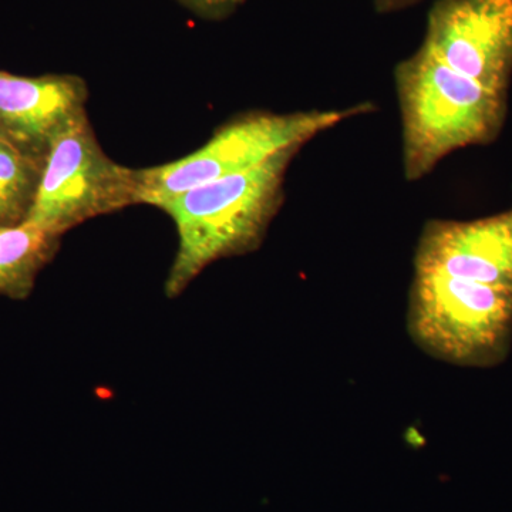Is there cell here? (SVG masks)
<instances>
[{
    "mask_svg": "<svg viewBox=\"0 0 512 512\" xmlns=\"http://www.w3.org/2000/svg\"><path fill=\"white\" fill-rule=\"evenodd\" d=\"M302 148H289L264 164L198 185L161 202L174 221L178 248L165 279L174 299L212 264L258 251L284 207L286 175Z\"/></svg>",
    "mask_w": 512,
    "mask_h": 512,
    "instance_id": "1",
    "label": "cell"
},
{
    "mask_svg": "<svg viewBox=\"0 0 512 512\" xmlns=\"http://www.w3.org/2000/svg\"><path fill=\"white\" fill-rule=\"evenodd\" d=\"M393 77L409 183L429 177L450 154L490 146L503 133L508 93L457 73L423 46L397 63Z\"/></svg>",
    "mask_w": 512,
    "mask_h": 512,
    "instance_id": "2",
    "label": "cell"
},
{
    "mask_svg": "<svg viewBox=\"0 0 512 512\" xmlns=\"http://www.w3.org/2000/svg\"><path fill=\"white\" fill-rule=\"evenodd\" d=\"M375 110L366 101L346 109L239 114L218 127L194 153L157 167L141 168V204L157 208L198 185L252 170L282 151L305 147L343 121Z\"/></svg>",
    "mask_w": 512,
    "mask_h": 512,
    "instance_id": "3",
    "label": "cell"
},
{
    "mask_svg": "<svg viewBox=\"0 0 512 512\" xmlns=\"http://www.w3.org/2000/svg\"><path fill=\"white\" fill-rule=\"evenodd\" d=\"M407 325L421 350L450 365H501L512 345V292L414 271Z\"/></svg>",
    "mask_w": 512,
    "mask_h": 512,
    "instance_id": "4",
    "label": "cell"
},
{
    "mask_svg": "<svg viewBox=\"0 0 512 512\" xmlns=\"http://www.w3.org/2000/svg\"><path fill=\"white\" fill-rule=\"evenodd\" d=\"M140 204L141 168L107 156L86 116L50 147L26 222L63 237L84 222Z\"/></svg>",
    "mask_w": 512,
    "mask_h": 512,
    "instance_id": "5",
    "label": "cell"
},
{
    "mask_svg": "<svg viewBox=\"0 0 512 512\" xmlns=\"http://www.w3.org/2000/svg\"><path fill=\"white\" fill-rule=\"evenodd\" d=\"M421 46L488 89L512 82V0H436Z\"/></svg>",
    "mask_w": 512,
    "mask_h": 512,
    "instance_id": "6",
    "label": "cell"
},
{
    "mask_svg": "<svg viewBox=\"0 0 512 512\" xmlns=\"http://www.w3.org/2000/svg\"><path fill=\"white\" fill-rule=\"evenodd\" d=\"M414 271L512 292V208L477 220L427 221L417 242Z\"/></svg>",
    "mask_w": 512,
    "mask_h": 512,
    "instance_id": "7",
    "label": "cell"
},
{
    "mask_svg": "<svg viewBox=\"0 0 512 512\" xmlns=\"http://www.w3.org/2000/svg\"><path fill=\"white\" fill-rule=\"evenodd\" d=\"M87 101L89 87L76 74L0 70V131L43 160L63 131L89 116Z\"/></svg>",
    "mask_w": 512,
    "mask_h": 512,
    "instance_id": "8",
    "label": "cell"
},
{
    "mask_svg": "<svg viewBox=\"0 0 512 512\" xmlns=\"http://www.w3.org/2000/svg\"><path fill=\"white\" fill-rule=\"evenodd\" d=\"M62 237L25 222L0 227V296L23 301L59 252Z\"/></svg>",
    "mask_w": 512,
    "mask_h": 512,
    "instance_id": "9",
    "label": "cell"
},
{
    "mask_svg": "<svg viewBox=\"0 0 512 512\" xmlns=\"http://www.w3.org/2000/svg\"><path fill=\"white\" fill-rule=\"evenodd\" d=\"M45 161L0 131V227L28 221Z\"/></svg>",
    "mask_w": 512,
    "mask_h": 512,
    "instance_id": "10",
    "label": "cell"
},
{
    "mask_svg": "<svg viewBox=\"0 0 512 512\" xmlns=\"http://www.w3.org/2000/svg\"><path fill=\"white\" fill-rule=\"evenodd\" d=\"M194 15L207 20H222L231 16L245 0H178Z\"/></svg>",
    "mask_w": 512,
    "mask_h": 512,
    "instance_id": "11",
    "label": "cell"
},
{
    "mask_svg": "<svg viewBox=\"0 0 512 512\" xmlns=\"http://www.w3.org/2000/svg\"><path fill=\"white\" fill-rule=\"evenodd\" d=\"M420 2L421 0H373V8L379 15H392L413 8Z\"/></svg>",
    "mask_w": 512,
    "mask_h": 512,
    "instance_id": "12",
    "label": "cell"
}]
</instances>
